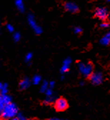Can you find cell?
I'll return each instance as SVG.
<instances>
[{
  "label": "cell",
  "instance_id": "6da1fadb",
  "mask_svg": "<svg viewBox=\"0 0 110 120\" xmlns=\"http://www.w3.org/2000/svg\"><path fill=\"white\" fill-rule=\"evenodd\" d=\"M19 113V109L14 103L11 102L7 105L0 116V120H10L14 117H16Z\"/></svg>",
  "mask_w": 110,
  "mask_h": 120
},
{
  "label": "cell",
  "instance_id": "7a4b0ae2",
  "mask_svg": "<svg viewBox=\"0 0 110 120\" xmlns=\"http://www.w3.org/2000/svg\"><path fill=\"white\" fill-rule=\"evenodd\" d=\"M78 68L80 73L85 77H89L93 72V65L91 63H78Z\"/></svg>",
  "mask_w": 110,
  "mask_h": 120
},
{
  "label": "cell",
  "instance_id": "3957f363",
  "mask_svg": "<svg viewBox=\"0 0 110 120\" xmlns=\"http://www.w3.org/2000/svg\"><path fill=\"white\" fill-rule=\"evenodd\" d=\"M27 21H28V23H29V26H31V29L34 30V33L36 34H41L42 33V29L39 25L37 24L33 14H29L28 15Z\"/></svg>",
  "mask_w": 110,
  "mask_h": 120
},
{
  "label": "cell",
  "instance_id": "277c9868",
  "mask_svg": "<svg viewBox=\"0 0 110 120\" xmlns=\"http://www.w3.org/2000/svg\"><path fill=\"white\" fill-rule=\"evenodd\" d=\"M69 107V104L67 101L63 97L58 98L55 100L54 101V108L58 112H63L67 109Z\"/></svg>",
  "mask_w": 110,
  "mask_h": 120
},
{
  "label": "cell",
  "instance_id": "5b68a950",
  "mask_svg": "<svg viewBox=\"0 0 110 120\" xmlns=\"http://www.w3.org/2000/svg\"><path fill=\"white\" fill-rule=\"evenodd\" d=\"M89 81L94 85H99L104 81L103 74L99 71L92 72V74L89 77Z\"/></svg>",
  "mask_w": 110,
  "mask_h": 120
},
{
  "label": "cell",
  "instance_id": "8992f818",
  "mask_svg": "<svg viewBox=\"0 0 110 120\" xmlns=\"http://www.w3.org/2000/svg\"><path fill=\"white\" fill-rule=\"evenodd\" d=\"M109 15V11L106 8L104 7H98L94 11V16L99 18L102 21H105Z\"/></svg>",
  "mask_w": 110,
  "mask_h": 120
},
{
  "label": "cell",
  "instance_id": "52a82bcc",
  "mask_svg": "<svg viewBox=\"0 0 110 120\" xmlns=\"http://www.w3.org/2000/svg\"><path fill=\"white\" fill-rule=\"evenodd\" d=\"M64 7L66 11L72 14H75L79 11V7L74 2H66L64 4Z\"/></svg>",
  "mask_w": 110,
  "mask_h": 120
},
{
  "label": "cell",
  "instance_id": "ba28073f",
  "mask_svg": "<svg viewBox=\"0 0 110 120\" xmlns=\"http://www.w3.org/2000/svg\"><path fill=\"white\" fill-rule=\"evenodd\" d=\"M71 64H72V59L69 58V57L66 58V59L64 60V62H63L62 66H61V69H60V72H61V74H64L65 73L68 72L69 70Z\"/></svg>",
  "mask_w": 110,
  "mask_h": 120
},
{
  "label": "cell",
  "instance_id": "9c48e42d",
  "mask_svg": "<svg viewBox=\"0 0 110 120\" xmlns=\"http://www.w3.org/2000/svg\"><path fill=\"white\" fill-rule=\"evenodd\" d=\"M31 80L29 78L25 77L19 82V89L21 90H25L31 86Z\"/></svg>",
  "mask_w": 110,
  "mask_h": 120
},
{
  "label": "cell",
  "instance_id": "30bf717a",
  "mask_svg": "<svg viewBox=\"0 0 110 120\" xmlns=\"http://www.w3.org/2000/svg\"><path fill=\"white\" fill-rule=\"evenodd\" d=\"M100 44L104 46H107L110 44V32H107L101 39H100Z\"/></svg>",
  "mask_w": 110,
  "mask_h": 120
},
{
  "label": "cell",
  "instance_id": "8fae6325",
  "mask_svg": "<svg viewBox=\"0 0 110 120\" xmlns=\"http://www.w3.org/2000/svg\"><path fill=\"white\" fill-rule=\"evenodd\" d=\"M15 5L19 11H21V12L24 11L25 6H24L23 0H15Z\"/></svg>",
  "mask_w": 110,
  "mask_h": 120
},
{
  "label": "cell",
  "instance_id": "7c38bea8",
  "mask_svg": "<svg viewBox=\"0 0 110 120\" xmlns=\"http://www.w3.org/2000/svg\"><path fill=\"white\" fill-rule=\"evenodd\" d=\"M9 92V88H8V84H2V86L0 89V94L2 95H5L7 94Z\"/></svg>",
  "mask_w": 110,
  "mask_h": 120
},
{
  "label": "cell",
  "instance_id": "4fadbf2b",
  "mask_svg": "<svg viewBox=\"0 0 110 120\" xmlns=\"http://www.w3.org/2000/svg\"><path fill=\"white\" fill-rule=\"evenodd\" d=\"M56 100V98L53 96H50V97H46L45 98V99L44 100V104H50L53 102H54Z\"/></svg>",
  "mask_w": 110,
  "mask_h": 120
},
{
  "label": "cell",
  "instance_id": "5bb4252c",
  "mask_svg": "<svg viewBox=\"0 0 110 120\" xmlns=\"http://www.w3.org/2000/svg\"><path fill=\"white\" fill-rule=\"evenodd\" d=\"M49 88V82L46 81H44L42 84H41V87H40V92L42 93H44L46 89Z\"/></svg>",
  "mask_w": 110,
  "mask_h": 120
},
{
  "label": "cell",
  "instance_id": "9a60e30c",
  "mask_svg": "<svg viewBox=\"0 0 110 120\" xmlns=\"http://www.w3.org/2000/svg\"><path fill=\"white\" fill-rule=\"evenodd\" d=\"M42 82V77L39 75H34L32 78V80H31V82H32L34 85H38L41 83Z\"/></svg>",
  "mask_w": 110,
  "mask_h": 120
},
{
  "label": "cell",
  "instance_id": "2e32d148",
  "mask_svg": "<svg viewBox=\"0 0 110 120\" xmlns=\"http://www.w3.org/2000/svg\"><path fill=\"white\" fill-rule=\"evenodd\" d=\"M5 105H6V104L3 99V96L0 94V116H1V114H2V111L5 107Z\"/></svg>",
  "mask_w": 110,
  "mask_h": 120
},
{
  "label": "cell",
  "instance_id": "e0dca14e",
  "mask_svg": "<svg viewBox=\"0 0 110 120\" xmlns=\"http://www.w3.org/2000/svg\"><path fill=\"white\" fill-rule=\"evenodd\" d=\"M13 39L15 42H18L21 39V34L19 32H14L13 34Z\"/></svg>",
  "mask_w": 110,
  "mask_h": 120
},
{
  "label": "cell",
  "instance_id": "ac0fdd59",
  "mask_svg": "<svg viewBox=\"0 0 110 120\" xmlns=\"http://www.w3.org/2000/svg\"><path fill=\"white\" fill-rule=\"evenodd\" d=\"M32 58H33L32 53H31V52L27 53V55L25 56V62L27 63H30L31 61V59H32Z\"/></svg>",
  "mask_w": 110,
  "mask_h": 120
},
{
  "label": "cell",
  "instance_id": "d6986e66",
  "mask_svg": "<svg viewBox=\"0 0 110 120\" xmlns=\"http://www.w3.org/2000/svg\"><path fill=\"white\" fill-rule=\"evenodd\" d=\"M44 94H45V95L46 96V97H50V96H53V94H54V92H53V90H52V89H51V88H48L46 89V91L44 92Z\"/></svg>",
  "mask_w": 110,
  "mask_h": 120
},
{
  "label": "cell",
  "instance_id": "ffe728a7",
  "mask_svg": "<svg viewBox=\"0 0 110 120\" xmlns=\"http://www.w3.org/2000/svg\"><path fill=\"white\" fill-rule=\"evenodd\" d=\"M74 32L76 34H82V29L80 26H76L74 29Z\"/></svg>",
  "mask_w": 110,
  "mask_h": 120
},
{
  "label": "cell",
  "instance_id": "44dd1931",
  "mask_svg": "<svg viewBox=\"0 0 110 120\" xmlns=\"http://www.w3.org/2000/svg\"><path fill=\"white\" fill-rule=\"evenodd\" d=\"M7 29L8 30V32H10V33H13L14 31V26H13L11 24H7Z\"/></svg>",
  "mask_w": 110,
  "mask_h": 120
},
{
  "label": "cell",
  "instance_id": "7402d4cb",
  "mask_svg": "<svg viewBox=\"0 0 110 120\" xmlns=\"http://www.w3.org/2000/svg\"><path fill=\"white\" fill-rule=\"evenodd\" d=\"M109 26H110L109 23H108L106 22H104L100 24V27L101 28H108V27H109Z\"/></svg>",
  "mask_w": 110,
  "mask_h": 120
},
{
  "label": "cell",
  "instance_id": "603a6c76",
  "mask_svg": "<svg viewBox=\"0 0 110 120\" xmlns=\"http://www.w3.org/2000/svg\"><path fill=\"white\" fill-rule=\"evenodd\" d=\"M55 86V82L54 81H51L49 82V87L51 89H53Z\"/></svg>",
  "mask_w": 110,
  "mask_h": 120
},
{
  "label": "cell",
  "instance_id": "cb8c5ba5",
  "mask_svg": "<svg viewBox=\"0 0 110 120\" xmlns=\"http://www.w3.org/2000/svg\"><path fill=\"white\" fill-rule=\"evenodd\" d=\"M10 120H21L20 119H19L17 116H16V117H14V118H12L11 119H10Z\"/></svg>",
  "mask_w": 110,
  "mask_h": 120
},
{
  "label": "cell",
  "instance_id": "d4e9b609",
  "mask_svg": "<svg viewBox=\"0 0 110 120\" xmlns=\"http://www.w3.org/2000/svg\"><path fill=\"white\" fill-rule=\"evenodd\" d=\"M48 120H61L60 119H58V118H52V119H49Z\"/></svg>",
  "mask_w": 110,
  "mask_h": 120
},
{
  "label": "cell",
  "instance_id": "484cf974",
  "mask_svg": "<svg viewBox=\"0 0 110 120\" xmlns=\"http://www.w3.org/2000/svg\"><path fill=\"white\" fill-rule=\"evenodd\" d=\"M22 120H31V119H26V118H24Z\"/></svg>",
  "mask_w": 110,
  "mask_h": 120
},
{
  "label": "cell",
  "instance_id": "4316f807",
  "mask_svg": "<svg viewBox=\"0 0 110 120\" xmlns=\"http://www.w3.org/2000/svg\"><path fill=\"white\" fill-rule=\"evenodd\" d=\"M107 1H108V2H110V0H107Z\"/></svg>",
  "mask_w": 110,
  "mask_h": 120
},
{
  "label": "cell",
  "instance_id": "83f0119b",
  "mask_svg": "<svg viewBox=\"0 0 110 120\" xmlns=\"http://www.w3.org/2000/svg\"><path fill=\"white\" fill-rule=\"evenodd\" d=\"M0 29H1V24H0Z\"/></svg>",
  "mask_w": 110,
  "mask_h": 120
},
{
  "label": "cell",
  "instance_id": "f1b7e54d",
  "mask_svg": "<svg viewBox=\"0 0 110 120\" xmlns=\"http://www.w3.org/2000/svg\"><path fill=\"white\" fill-rule=\"evenodd\" d=\"M65 120H69V119H65Z\"/></svg>",
  "mask_w": 110,
  "mask_h": 120
}]
</instances>
